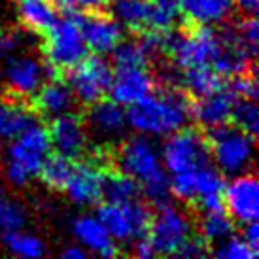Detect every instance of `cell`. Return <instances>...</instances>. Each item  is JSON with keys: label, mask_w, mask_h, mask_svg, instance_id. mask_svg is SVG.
Here are the masks:
<instances>
[{"label": "cell", "mask_w": 259, "mask_h": 259, "mask_svg": "<svg viewBox=\"0 0 259 259\" xmlns=\"http://www.w3.org/2000/svg\"><path fill=\"white\" fill-rule=\"evenodd\" d=\"M76 17H78L87 51H93L97 55H108L123 40L121 23L112 14H102L99 10V12L78 14Z\"/></svg>", "instance_id": "14"}, {"label": "cell", "mask_w": 259, "mask_h": 259, "mask_svg": "<svg viewBox=\"0 0 259 259\" xmlns=\"http://www.w3.org/2000/svg\"><path fill=\"white\" fill-rule=\"evenodd\" d=\"M180 19V0H150L148 30L168 32Z\"/></svg>", "instance_id": "30"}, {"label": "cell", "mask_w": 259, "mask_h": 259, "mask_svg": "<svg viewBox=\"0 0 259 259\" xmlns=\"http://www.w3.org/2000/svg\"><path fill=\"white\" fill-rule=\"evenodd\" d=\"M115 68H135V66H148L150 51L146 50L142 40H121L112 51Z\"/></svg>", "instance_id": "32"}, {"label": "cell", "mask_w": 259, "mask_h": 259, "mask_svg": "<svg viewBox=\"0 0 259 259\" xmlns=\"http://www.w3.org/2000/svg\"><path fill=\"white\" fill-rule=\"evenodd\" d=\"M32 123H36V115L27 102L17 101V97L0 101V140H14Z\"/></svg>", "instance_id": "23"}, {"label": "cell", "mask_w": 259, "mask_h": 259, "mask_svg": "<svg viewBox=\"0 0 259 259\" xmlns=\"http://www.w3.org/2000/svg\"><path fill=\"white\" fill-rule=\"evenodd\" d=\"M76 102L78 101L74 97L72 89L57 76L44 81L42 85L38 87L36 93L32 95V110L50 119L74 112Z\"/></svg>", "instance_id": "20"}, {"label": "cell", "mask_w": 259, "mask_h": 259, "mask_svg": "<svg viewBox=\"0 0 259 259\" xmlns=\"http://www.w3.org/2000/svg\"><path fill=\"white\" fill-rule=\"evenodd\" d=\"M48 76L50 72H48L46 61L38 59L32 53H27V51L8 57L4 61V68L0 72V78H4L12 95L19 97V99L32 97Z\"/></svg>", "instance_id": "12"}, {"label": "cell", "mask_w": 259, "mask_h": 259, "mask_svg": "<svg viewBox=\"0 0 259 259\" xmlns=\"http://www.w3.org/2000/svg\"><path fill=\"white\" fill-rule=\"evenodd\" d=\"M108 2L110 0H53L55 8L68 15L99 12V10H102Z\"/></svg>", "instance_id": "38"}, {"label": "cell", "mask_w": 259, "mask_h": 259, "mask_svg": "<svg viewBox=\"0 0 259 259\" xmlns=\"http://www.w3.org/2000/svg\"><path fill=\"white\" fill-rule=\"evenodd\" d=\"M242 240H244L246 244L253 248L255 252L259 250V225L257 222H248V223H242Z\"/></svg>", "instance_id": "40"}, {"label": "cell", "mask_w": 259, "mask_h": 259, "mask_svg": "<svg viewBox=\"0 0 259 259\" xmlns=\"http://www.w3.org/2000/svg\"><path fill=\"white\" fill-rule=\"evenodd\" d=\"M233 235H235V220L225 212V208L214 210V212H202L201 237L206 242L218 244Z\"/></svg>", "instance_id": "29"}, {"label": "cell", "mask_w": 259, "mask_h": 259, "mask_svg": "<svg viewBox=\"0 0 259 259\" xmlns=\"http://www.w3.org/2000/svg\"><path fill=\"white\" fill-rule=\"evenodd\" d=\"M102 174H104V168L97 165L93 159L72 163L63 191L78 206H93L101 201Z\"/></svg>", "instance_id": "17"}, {"label": "cell", "mask_w": 259, "mask_h": 259, "mask_svg": "<svg viewBox=\"0 0 259 259\" xmlns=\"http://www.w3.org/2000/svg\"><path fill=\"white\" fill-rule=\"evenodd\" d=\"M235 8H238L244 15H257L259 0H233Z\"/></svg>", "instance_id": "43"}, {"label": "cell", "mask_w": 259, "mask_h": 259, "mask_svg": "<svg viewBox=\"0 0 259 259\" xmlns=\"http://www.w3.org/2000/svg\"><path fill=\"white\" fill-rule=\"evenodd\" d=\"M222 48V34L210 27H189L180 32H166L163 51L170 57L178 70L195 66H212Z\"/></svg>", "instance_id": "4"}, {"label": "cell", "mask_w": 259, "mask_h": 259, "mask_svg": "<svg viewBox=\"0 0 259 259\" xmlns=\"http://www.w3.org/2000/svg\"><path fill=\"white\" fill-rule=\"evenodd\" d=\"M231 89L235 91L238 99H257V81H255V74H240L237 78L233 79V83H231Z\"/></svg>", "instance_id": "39"}, {"label": "cell", "mask_w": 259, "mask_h": 259, "mask_svg": "<svg viewBox=\"0 0 259 259\" xmlns=\"http://www.w3.org/2000/svg\"><path fill=\"white\" fill-rule=\"evenodd\" d=\"M231 121L235 127L248 133L250 137L257 138L259 133V110L257 102L253 99H237Z\"/></svg>", "instance_id": "34"}, {"label": "cell", "mask_w": 259, "mask_h": 259, "mask_svg": "<svg viewBox=\"0 0 259 259\" xmlns=\"http://www.w3.org/2000/svg\"><path fill=\"white\" fill-rule=\"evenodd\" d=\"M117 170L129 174L140 187V193L155 206L168 202L170 178L163 165L161 150L146 135L123 138L117 144Z\"/></svg>", "instance_id": "1"}, {"label": "cell", "mask_w": 259, "mask_h": 259, "mask_svg": "<svg viewBox=\"0 0 259 259\" xmlns=\"http://www.w3.org/2000/svg\"><path fill=\"white\" fill-rule=\"evenodd\" d=\"M51 153L48 127L32 123L17 138L10 140L4 157V176L14 187L29 186L40 174L44 161Z\"/></svg>", "instance_id": "3"}, {"label": "cell", "mask_w": 259, "mask_h": 259, "mask_svg": "<svg viewBox=\"0 0 259 259\" xmlns=\"http://www.w3.org/2000/svg\"><path fill=\"white\" fill-rule=\"evenodd\" d=\"M155 79L148 72V66L135 68H115L112 76L108 95L110 99L125 108H129L153 91Z\"/></svg>", "instance_id": "18"}, {"label": "cell", "mask_w": 259, "mask_h": 259, "mask_svg": "<svg viewBox=\"0 0 259 259\" xmlns=\"http://www.w3.org/2000/svg\"><path fill=\"white\" fill-rule=\"evenodd\" d=\"M83 125H85L87 137L95 138L101 148L108 150L110 146L119 144L127 135V129H129L127 110L112 99L110 101L101 99L89 104Z\"/></svg>", "instance_id": "11"}, {"label": "cell", "mask_w": 259, "mask_h": 259, "mask_svg": "<svg viewBox=\"0 0 259 259\" xmlns=\"http://www.w3.org/2000/svg\"><path fill=\"white\" fill-rule=\"evenodd\" d=\"M225 186L223 174L210 163L184 172H176L170 178V195L186 202L199 201L204 195L222 193Z\"/></svg>", "instance_id": "15"}, {"label": "cell", "mask_w": 259, "mask_h": 259, "mask_svg": "<svg viewBox=\"0 0 259 259\" xmlns=\"http://www.w3.org/2000/svg\"><path fill=\"white\" fill-rule=\"evenodd\" d=\"M112 15L133 32H146L150 23V0H114Z\"/></svg>", "instance_id": "26"}, {"label": "cell", "mask_w": 259, "mask_h": 259, "mask_svg": "<svg viewBox=\"0 0 259 259\" xmlns=\"http://www.w3.org/2000/svg\"><path fill=\"white\" fill-rule=\"evenodd\" d=\"M72 168V161L70 159L63 157V155H48V159L44 161L42 168H40V178L46 186L53 189V191H63L66 180H68V174Z\"/></svg>", "instance_id": "33"}, {"label": "cell", "mask_w": 259, "mask_h": 259, "mask_svg": "<svg viewBox=\"0 0 259 259\" xmlns=\"http://www.w3.org/2000/svg\"><path fill=\"white\" fill-rule=\"evenodd\" d=\"M29 222V212L21 202L14 201L8 195L6 187L0 182V233L23 229Z\"/></svg>", "instance_id": "31"}, {"label": "cell", "mask_w": 259, "mask_h": 259, "mask_svg": "<svg viewBox=\"0 0 259 259\" xmlns=\"http://www.w3.org/2000/svg\"><path fill=\"white\" fill-rule=\"evenodd\" d=\"M72 235L76 237L78 244H81L89 253H97L102 257H115L119 253L117 242L110 237L106 227L97 216H78L70 223Z\"/></svg>", "instance_id": "21"}, {"label": "cell", "mask_w": 259, "mask_h": 259, "mask_svg": "<svg viewBox=\"0 0 259 259\" xmlns=\"http://www.w3.org/2000/svg\"><path fill=\"white\" fill-rule=\"evenodd\" d=\"M163 165L170 174L184 172L210 163V148L206 135L201 131L182 127L168 135L161 148Z\"/></svg>", "instance_id": "9"}, {"label": "cell", "mask_w": 259, "mask_h": 259, "mask_svg": "<svg viewBox=\"0 0 259 259\" xmlns=\"http://www.w3.org/2000/svg\"><path fill=\"white\" fill-rule=\"evenodd\" d=\"M138 195H140V187L129 174L121 170H104L101 199H104L106 202H127L138 199Z\"/></svg>", "instance_id": "25"}, {"label": "cell", "mask_w": 259, "mask_h": 259, "mask_svg": "<svg viewBox=\"0 0 259 259\" xmlns=\"http://www.w3.org/2000/svg\"><path fill=\"white\" fill-rule=\"evenodd\" d=\"M223 83H225L223 78L212 66H195V68L182 70L180 74V85L186 87L187 95H193V97L212 93Z\"/></svg>", "instance_id": "27"}, {"label": "cell", "mask_w": 259, "mask_h": 259, "mask_svg": "<svg viewBox=\"0 0 259 259\" xmlns=\"http://www.w3.org/2000/svg\"><path fill=\"white\" fill-rule=\"evenodd\" d=\"M210 253L220 259H253L257 255V252L246 244L242 237H237V235L218 242V246Z\"/></svg>", "instance_id": "36"}, {"label": "cell", "mask_w": 259, "mask_h": 259, "mask_svg": "<svg viewBox=\"0 0 259 259\" xmlns=\"http://www.w3.org/2000/svg\"><path fill=\"white\" fill-rule=\"evenodd\" d=\"M57 12L53 0H17V14L23 27L34 34H44L50 29L59 19Z\"/></svg>", "instance_id": "24"}, {"label": "cell", "mask_w": 259, "mask_h": 259, "mask_svg": "<svg viewBox=\"0 0 259 259\" xmlns=\"http://www.w3.org/2000/svg\"><path fill=\"white\" fill-rule=\"evenodd\" d=\"M87 255H89V252L81 244H70L61 252L63 259H85Z\"/></svg>", "instance_id": "42"}, {"label": "cell", "mask_w": 259, "mask_h": 259, "mask_svg": "<svg viewBox=\"0 0 259 259\" xmlns=\"http://www.w3.org/2000/svg\"><path fill=\"white\" fill-rule=\"evenodd\" d=\"M51 150L70 161H78L87 151L89 137H87L83 119L74 112L53 117L48 127Z\"/></svg>", "instance_id": "16"}, {"label": "cell", "mask_w": 259, "mask_h": 259, "mask_svg": "<svg viewBox=\"0 0 259 259\" xmlns=\"http://www.w3.org/2000/svg\"><path fill=\"white\" fill-rule=\"evenodd\" d=\"M210 157L223 176L248 172L253 163V142L255 138L240 131L231 123L210 127L208 135Z\"/></svg>", "instance_id": "6"}, {"label": "cell", "mask_w": 259, "mask_h": 259, "mask_svg": "<svg viewBox=\"0 0 259 259\" xmlns=\"http://www.w3.org/2000/svg\"><path fill=\"white\" fill-rule=\"evenodd\" d=\"M30 44L29 34L21 29H0V61H6L27 50Z\"/></svg>", "instance_id": "37"}, {"label": "cell", "mask_w": 259, "mask_h": 259, "mask_svg": "<svg viewBox=\"0 0 259 259\" xmlns=\"http://www.w3.org/2000/svg\"><path fill=\"white\" fill-rule=\"evenodd\" d=\"M233 10V0H180V15L187 21V27H212L225 23Z\"/></svg>", "instance_id": "22"}, {"label": "cell", "mask_w": 259, "mask_h": 259, "mask_svg": "<svg viewBox=\"0 0 259 259\" xmlns=\"http://www.w3.org/2000/svg\"><path fill=\"white\" fill-rule=\"evenodd\" d=\"M237 99L235 91L223 83L216 91L197 97V102L191 104V117H195L197 123L206 129L229 123Z\"/></svg>", "instance_id": "19"}, {"label": "cell", "mask_w": 259, "mask_h": 259, "mask_svg": "<svg viewBox=\"0 0 259 259\" xmlns=\"http://www.w3.org/2000/svg\"><path fill=\"white\" fill-rule=\"evenodd\" d=\"M193 223L184 210L174 204H159L151 214L146 238L150 240L155 255H178L189 238L193 237Z\"/></svg>", "instance_id": "7"}, {"label": "cell", "mask_w": 259, "mask_h": 259, "mask_svg": "<svg viewBox=\"0 0 259 259\" xmlns=\"http://www.w3.org/2000/svg\"><path fill=\"white\" fill-rule=\"evenodd\" d=\"M97 218L117 244H131L148 235L151 210L138 199L127 202H104L97 212Z\"/></svg>", "instance_id": "8"}, {"label": "cell", "mask_w": 259, "mask_h": 259, "mask_svg": "<svg viewBox=\"0 0 259 259\" xmlns=\"http://www.w3.org/2000/svg\"><path fill=\"white\" fill-rule=\"evenodd\" d=\"M225 212L235 223L257 222L259 218V182L252 172L231 176L222 189Z\"/></svg>", "instance_id": "13"}, {"label": "cell", "mask_w": 259, "mask_h": 259, "mask_svg": "<svg viewBox=\"0 0 259 259\" xmlns=\"http://www.w3.org/2000/svg\"><path fill=\"white\" fill-rule=\"evenodd\" d=\"M114 68L104 55H85L78 65L68 70V87L72 89L76 101L81 104H93L108 95Z\"/></svg>", "instance_id": "10"}, {"label": "cell", "mask_w": 259, "mask_h": 259, "mask_svg": "<svg viewBox=\"0 0 259 259\" xmlns=\"http://www.w3.org/2000/svg\"><path fill=\"white\" fill-rule=\"evenodd\" d=\"M229 34L237 40L242 48L250 51L252 55L257 53V40H259V27L255 15H246L240 23H237L233 29L229 30Z\"/></svg>", "instance_id": "35"}, {"label": "cell", "mask_w": 259, "mask_h": 259, "mask_svg": "<svg viewBox=\"0 0 259 259\" xmlns=\"http://www.w3.org/2000/svg\"><path fill=\"white\" fill-rule=\"evenodd\" d=\"M189 119V95L176 87H166L159 93L151 91L127 110L129 127L146 137H168L174 131L186 127Z\"/></svg>", "instance_id": "2"}, {"label": "cell", "mask_w": 259, "mask_h": 259, "mask_svg": "<svg viewBox=\"0 0 259 259\" xmlns=\"http://www.w3.org/2000/svg\"><path fill=\"white\" fill-rule=\"evenodd\" d=\"M129 246H133V253L137 255V257H153L155 255V252H153V248H151L150 240L148 238H138V240H135V242H131Z\"/></svg>", "instance_id": "41"}, {"label": "cell", "mask_w": 259, "mask_h": 259, "mask_svg": "<svg viewBox=\"0 0 259 259\" xmlns=\"http://www.w3.org/2000/svg\"><path fill=\"white\" fill-rule=\"evenodd\" d=\"M2 244L12 255H17V257L38 259L46 255V244L42 238L23 229L2 233Z\"/></svg>", "instance_id": "28"}, {"label": "cell", "mask_w": 259, "mask_h": 259, "mask_svg": "<svg viewBox=\"0 0 259 259\" xmlns=\"http://www.w3.org/2000/svg\"><path fill=\"white\" fill-rule=\"evenodd\" d=\"M44 61L48 66L50 78L59 72L70 70L87 55V46L81 36V29L76 15H68L51 25L44 32Z\"/></svg>", "instance_id": "5"}]
</instances>
